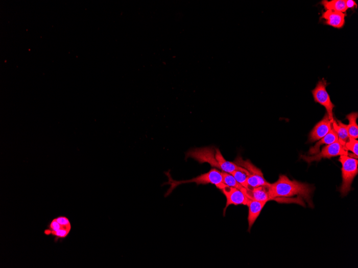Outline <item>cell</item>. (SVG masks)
Listing matches in <instances>:
<instances>
[{
	"label": "cell",
	"instance_id": "obj_16",
	"mask_svg": "<svg viewBox=\"0 0 358 268\" xmlns=\"http://www.w3.org/2000/svg\"><path fill=\"white\" fill-rule=\"evenodd\" d=\"M321 4L326 10H334L336 11V12L343 13H345L346 11L348 10V8H347L346 6L345 0H331V1L323 0Z\"/></svg>",
	"mask_w": 358,
	"mask_h": 268
},
{
	"label": "cell",
	"instance_id": "obj_14",
	"mask_svg": "<svg viewBox=\"0 0 358 268\" xmlns=\"http://www.w3.org/2000/svg\"><path fill=\"white\" fill-rule=\"evenodd\" d=\"M216 158L219 163L220 169L222 170L223 172L231 174L233 171L240 167V166L235 163L227 162L223 157L219 148H216Z\"/></svg>",
	"mask_w": 358,
	"mask_h": 268
},
{
	"label": "cell",
	"instance_id": "obj_20",
	"mask_svg": "<svg viewBox=\"0 0 358 268\" xmlns=\"http://www.w3.org/2000/svg\"><path fill=\"white\" fill-rule=\"evenodd\" d=\"M345 147L348 151H350L353 154L358 156V141L356 139L350 138L349 141L345 144Z\"/></svg>",
	"mask_w": 358,
	"mask_h": 268
},
{
	"label": "cell",
	"instance_id": "obj_19",
	"mask_svg": "<svg viewBox=\"0 0 358 268\" xmlns=\"http://www.w3.org/2000/svg\"><path fill=\"white\" fill-rule=\"evenodd\" d=\"M222 175L223 183L226 186L236 188L241 191L244 189V187L238 183L232 175L223 172V171L222 172Z\"/></svg>",
	"mask_w": 358,
	"mask_h": 268
},
{
	"label": "cell",
	"instance_id": "obj_7",
	"mask_svg": "<svg viewBox=\"0 0 358 268\" xmlns=\"http://www.w3.org/2000/svg\"><path fill=\"white\" fill-rule=\"evenodd\" d=\"M71 229V226L69 220L65 217H59L52 221L45 233L63 239L68 236Z\"/></svg>",
	"mask_w": 358,
	"mask_h": 268
},
{
	"label": "cell",
	"instance_id": "obj_3",
	"mask_svg": "<svg viewBox=\"0 0 358 268\" xmlns=\"http://www.w3.org/2000/svg\"><path fill=\"white\" fill-rule=\"evenodd\" d=\"M339 162L342 165V184L340 191L345 196L351 190L352 182L358 173L357 159L347 155L340 156Z\"/></svg>",
	"mask_w": 358,
	"mask_h": 268
},
{
	"label": "cell",
	"instance_id": "obj_9",
	"mask_svg": "<svg viewBox=\"0 0 358 268\" xmlns=\"http://www.w3.org/2000/svg\"><path fill=\"white\" fill-rule=\"evenodd\" d=\"M327 113L325 114L323 119L320 121L309 133V141L311 143L320 140L332 129V122Z\"/></svg>",
	"mask_w": 358,
	"mask_h": 268
},
{
	"label": "cell",
	"instance_id": "obj_6",
	"mask_svg": "<svg viewBox=\"0 0 358 268\" xmlns=\"http://www.w3.org/2000/svg\"><path fill=\"white\" fill-rule=\"evenodd\" d=\"M327 85V81L322 79L318 83L316 88L312 93L315 102L320 103L326 109L330 120L333 121V110L335 105L331 102L329 94L326 90Z\"/></svg>",
	"mask_w": 358,
	"mask_h": 268
},
{
	"label": "cell",
	"instance_id": "obj_10",
	"mask_svg": "<svg viewBox=\"0 0 358 268\" xmlns=\"http://www.w3.org/2000/svg\"><path fill=\"white\" fill-rule=\"evenodd\" d=\"M346 13L334 10H326L323 13L321 18L325 20V24L335 28L341 29L345 23Z\"/></svg>",
	"mask_w": 358,
	"mask_h": 268
},
{
	"label": "cell",
	"instance_id": "obj_11",
	"mask_svg": "<svg viewBox=\"0 0 358 268\" xmlns=\"http://www.w3.org/2000/svg\"><path fill=\"white\" fill-rule=\"evenodd\" d=\"M267 202H260L254 200H249L247 206L248 207V231H250L253 225L261 213Z\"/></svg>",
	"mask_w": 358,
	"mask_h": 268
},
{
	"label": "cell",
	"instance_id": "obj_18",
	"mask_svg": "<svg viewBox=\"0 0 358 268\" xmlns=\"http://www.w3.org/2000/svg\"><path fill=\"white\" fill-rule=\"evenodd\" d=\"M236 180L244 187L247 189V179L249 175L248 171L240 166L237 169L231 174Z\"/></svg>",
	"mask_w": 358,
	"mask_h": 268
},
{
	"label": "cell",
	"instance_id": "obj_17",
	"mask_svg": "<svg viewBox=\"0 0 358 268\" xmlns=\"http://www.w3.org/2000/svg\"><path fill=\"white\" fill-rule=\"evenodd\" d=\"M358 114L356 112L350 113L346 116V119L349 121V124L346 125L347 131H348L350 138L357 139L358 138V125L356 120Z\"/></svg>",
	"mask_w": 358,
	"mask_h": 268
},
{
	"label": "cell",
	"instance_id": "obj_21",
	"mask_svg": "<svg viewBox=\"0 0 358 268\" xmlns=\"http://www.w3.org/2000/svg\"><path fill=\"white\" fill-rule=\"evenodd\" d=\"M345 4L348 9H354L357 8V4L353 0H345Z\"/></svg>",
	"mask_w": 358,
	"mask_h": 268
},
{
	"label": "cell",
	"instance_id": "obj_15",
	"mask_svg": "<svg viewBox=\"0 0 358 268\" xmlns=\"http://www.w3.org/2000/svg\"><path fill=\"white\" fill-rule=\"evenodd\" d=\"M332 128L338 136L339 141L345 146V144L350 138L346 128V124L342 123L340 121L334 120L332 122Z\"/></svg>",
	"mask_w": 358,
	"mask_h": 268
},
{
	"label": "cell",
	"instance_id": "obj_1",
	"mask_svg": "<svg viewBox=\"0 0 358 268\" xmlns=\"http://www.w3.org/2000/svg\"><path fill=\"white\" fill-rule=\"evenodd\" d=\"M268 187L271 200L277 201V198L298 196L300 198L305 200L309 207H313L312 200L313 189L307 184L291 180L287 176L281 175L275 183L270 184Z\"/></svg>",
	"mask_w": 358,
	"mask_h": 268
},
{
	"label": "cell",
	"instance_id": "obj_2",
	"mask_svg": "<svg viewBox=\"0 0 358 268\" xmlns=\"http://www.w3.org/2000/svg\"><path fill=\"white\" fill-rule=\"evenodd\" d=\"M169 181L163 185H170V187L165 194V197L171 195V193L178 186L187 183H194L197 185L212 184L220 190L223 189L226 185L223 183L222 172L219 169L213 168L209 172L202 174L197 177L186 180H175L173 179L169 172L166 173Z\"/></svg>",
	"mask_w": 358,
	"mask_h": 268
},
{
	"label": "cell",
	"instance_id": "obj_13",
	"mask_svg": "<svg viewBox=\"0 0 358 268\" xmlns=\"http://www.w3.org/2000/svg\"><path fill=\"white\" fill-rule=\"evenodd\" d=\"M320 141L317 143L314 146L312 147L309 151V155H313L314 154H318L320 152V147L322 145H330L336 142L339 141V137L335 132V131L332 129L324 137L319 140Z\"/></svg>",
	"mask_w": 358,
	"mask_h": 268
},
{
	"label": "cell",
	"instance_id": "obj_8",
	"mask_svg": "<svg viewBox=\"0 0 358 268\" xmlns=\"http://www.w3.org/2000/svg\"><path fill=\"white\" fill-rule=\"evenodd\" d=\"M222 192L226 197V203L224 209V216L228 207L231 205H245L247 206L249 199L240 190L236 188L226 186Z\"/></svg>",
	"mask_w": 358,
	"mask_h": 268
},
{
	"label": "cell",
	"instance_id": "obj_5",
	"mask_svg": "<svg viewBox=\"0 0 358 268\" xmlns=\"http://www.w3.org/2000/svg\"><path fill=\"white\" fill-rule=\"evenodd\" d=\"M192 158L199 164H209L212 168L220 169L216 158V149L213 147L192 148L186 153V159Z\"/></svg>",
	"mask_w": 358,
	"mask_h": 268
},
{
	"label": "cell",
	"instance_id": "obj_12",
	"mask_svg": "<svg viewBox=\"0 0 358 268\" xmlns=\"http://www.w3.org/2000/svg\"><path fill=\"white\" fill-rule=\"evenodd\" d=\"M268 186H259L251 189L244 187L242 191L249 199L267 202L271 200L269 195Z\"/></svg>",
	"mask_w": 358,
	"mask_h": 268
},
{
	"label": "cell",
	"instance_id": "obj_4",
	"mask_svg": "<svg viewBox=\"0 0 358 268\" xmlns=\"http://www.w3.org/2000/svg\"><path fill=\"white\" fill-rule=\"evenodd\" d=\"M349 152L345 146L339 141L324 147L322 151L314 156H301V158L308 164L314 162H320L322 158H330L338 156H348Z\"/></svg>",
	"mask_w": 358,
	"mask_h": 268
}]
</instances>
